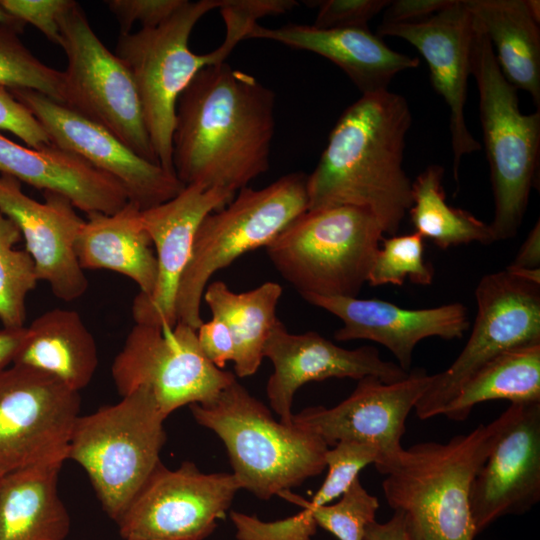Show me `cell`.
Wrapping results in <instances>:
<instances>
[{"label":"cell","mask_w":540,"mask_h":540,"mask_svg":"<svg viewBox=\"0 0 540 540\" xmlns=\"http://www.w3.org/2000/svg\"><path fill=\"white\" fill-rule=\"evenodd\" d=\"M275 94L220 62L203 68L178 98L172 137L176 177L236 193L270 166Z\"/></svg>","instance_id":"obj_1"},{"label":"cell","mask_w":540,"mask_h":540,"mask_svg":"<svg viewBox=\"0 0 540 540\" xmlns=\"http://www.w3.org/2000/svg\"><path fill=\"white\" fill-rule=\"evenodd\" d=\"M412 116L407 100L389 90L362 95L341 114L307 177L308 210L353 206L396 235L412 205L403 168Z\"/></svg>","instance_id":"obj_2"},{"label":"cell","mask_w":540,"mask_h":540,"mask_svg":"<svg viewBox=\"0 0 540 540\" xmlns=\"http://www.w3.org/2000/svg\"><path fill=\"white\" fill-rule=\"evenodd\" d=\"M512 414L510 404L467 434L403 447L374 464L384 476L387 504L401 513L409 540H474L471 484Z\"/></svg>","instance_id":"obj_3"},{"label":"cell","mask_w":540,"mask_h":540,"mask_svg":"<svg viewBox=\"0 0 540 540\" xmlns=\"http://www.w3.org/2000/svg\"><path fill=\"white\" fill-rule=\"evenodd\" d=\"M189 406L196 422L223 441L241 489L260 499L280 496L326 468L329 446L321 437L276 421L237 380L213 401Z\"/></svg>","instance_id":"obj_4"},{"label":"cell","mask_w":540,"mask_h":540,"mask_svg":"<svg viewBox=\"0 0 540 540\" xmlns=\"http://www.w3.org/2000/svg\"><path fill=\"white\" fill-rule=\"evenodd\" d=\"M220 4L221 0H185L159 26L120 34L115 48L134 80L157 162L172 174V137L179 96L203 68L224 62L245 39L241 30L226 27L225 39L218 48L207 54L191 51L189 38L194 26Z\"/></svg>","instance_id":"obj_5"},{"label":"cell","mask_w":540,"mask_h":540,"mask_svg":"<svg viewBox=\"0 0 540 540\" xmlns=\"http://www.w3.org/2000/svg\"><path fill=\"white\" fill-rule=\"evenodd\" d=\"M475 18V17H474ZM471 75L479 95V117L494 199L489 224L495 241L514 238L536 186L540 155V109L524 114L518 89L502 74L491 43L475 18Z\"/></svg>","instance_id":"obj_6"},{"label":"cell","mask_w":540,"mask_h":540,"mask_svg":"<svg viewBox=\"0 0 540 540\" xmlns=\"http://www.w3.org/2000/svg\"><path fill=\"white\" fill-rule=\"evenodd\" d=\"M165 419L152 394L139 388L74 423L67 460L85 470L102 508L116 522L161 463Z\"/></svg>","instance_id":"obj_7"},{"label":"cell","mask_w":540,"mask_h":540,"mask_svg":"<svg viewBox=\"0 0 540 540\" xmlns=\"http://www.w3.org/2000/svg\"><path fill=\"white\" fill-rule=\"evenodd\" d=\"M383 234L370 212L334 206L305 211L265 248L276 270L301 296L357 297Z\"/></svg>","instance_id":"obj_8"},{"label":"cell","mask_w":540,"mask_h":540,"mask_svg":"<svg viewBox=\"0 0 540 540\" xmlns=\"http://www.w3.org/2000/svg\"><path fill=\"white\" fill-rule=\"evenodd\" d=\"M307 177L292 172L260 189L244 187L200 223L175 303L177 322L197 330L203 293L210 278L243 254L266 247L308 210Z\"/></svg>","instance_id":"obj_9"},{"label":"cell","mask_w":540,"mask_h":540,"mask_svg":"<svg viewBox=\"0 0 540 540\" xmlns=\"http://www.w3.org/2000/svg\"><path fill=\"white\" fill-rule=\"evenodd\" d=\"M67 58L63 105L101 125L139 156L157 163L138 92L126 65L106 48L78 3L59 20Z\"/></svg>","instance_id":"obj_10"},{"label":"cell","mask_w":540,"mask_h":540,"mask_svg":"<svg viewBox=\"0 0 540 540\" xmlns=\"http://www.w3.org/2000/svg\"><path fill=\"white\" fill-rule=\"evenodd\" d=\"M111 374L121 397L144 388L166 418L182 406L213 401L236 380L205 357L196 330L179 322L172 328L135 323Z\"/></svg>","instance_id":"obj_11"},{"label":"cell","mask_w":540,"mask_h":540,"mask_svg":"<svg viewBox=\"0 0 540 540\" xmlns=\"http://www.w3.org/2000/svg\"><path fill=\"white\" fill-rule=\"evenodd\" d=\"M475 297L477 314L461 353L433 374L414 410L421 420L441 415L462 385L483 365L515 346L540 342V285L508 270L483 276Z\"/></svg>","instance_id":"obj_12"},{"label":"cell","mask_w":540,"mask_h":540,"mask_svg":"<svg viewBox=\"0 0 540 540\" xmlns=\"http://www.w3.org/2000/svg\"><path fill=\"white\" fill-rule=\"evenodd\" d=\"M241 489L231 473H203L193 462L160 463L117 520L124 540H203Z\"/></svg>","instance_id":"obj_13"},{"label":"cell","mask_w":540,"mask_h":540,"mask_svg":"<svg viewBox=\"0 0 540 540\" xmlns=\"http://www.w3.org/2000/svg\"><path fill=\"white\" fill-rule=\"evenodd\" d=\"M80 395L58 379L23 366L0 372V479L65 456Z\"/></svg>","instance_id":"obj_14"},{"label":"cell","mask_w":540,"mask_h":540,"mask_svg":"<svg viewBox=\"0 0 540 540\" xmlns=\"http://www.w3.org/2000/svg\"><path fill=\"white\" fill-rule=\"evenodd\" d=\"M9 91L34 115L51 143L114 177L128 201L141 210L172 199L185 187L175 174L139 156L106 128L65 105L34 90Z\"/></svg>","instance_id":"obj_15"},{"label":"cell","mask_w":540,"mask_h":540,"mask_svg":"<svg viewBox=\"0 0 540 540\" xmlns=\"http://www.w3.org/2000/svg\"><path fill=\"white\" fill-rule=\"evenodd\" d=\"M432 377L422 368L392 383L364 377L339 404L307 407L293 415L292 424L318 435L329 447L343 439L357 440L375 445L381 452L378 461L392 457L403 449L406 419Z\"/></svg>","instance_id":"obj_16"},{"label":"cell","mask_w":540,"mask_h":540,"mask_svg":"<svg viewBox=\"0 0 540 540\" xmlns=\"http://www.w3.org/2000/svg\"><path fill=\"white\" fill-rule=\"evenodd\" d=\"M474 29L475 18L465 0H452L443 10L419 22L378 27L380 37L401 38L413 45L426 60L432 87L449 110L455 181H458L462 157L481 149L465 119Z\"/></svg>","instance_id":"obj_17"},{"label":"cell","mask_w":540,"mask_h":540,"mask_svg":"<svg viewBox=\"0 0 540 540\" xmlns=\"http://www.w3.org/2000/svg\"><path fill=\"white\" fill-rule=\"evenodd\" d=\"M263 356L274 366L266 386L270 406L287 425H292L294 395L306 383L367 376L392 383L409 373L397 363L383 360L375 347L346 349L314 331L293 334L280 320L265 343Z\"/></svg>","instance_id":"obj_18"},{"label":"cell","mask_w":540,"mask_h":540,"mask_svg":"<svg viewBox=\"0 0 540 540\" xmlns=\"http://www.w3.org/2000/svg\"><path fill=\"white\" fill-rule=\"evenodd\" d=\"M512 405L511 419L471 484L476 535L503 516L529 512L540 501V402Z\"/></svg>","instance_id":"obj_19"},{"label":"cell","mask_w":540,"mask_h":540,"mask_svg":"<svg viewBox=\"0 0 540 540\" xmlns=\"http://www.w3.org/2000/svg\"><path fill=\"white\" fill-rule=\"evenodd\" d=\"M235 194L190 184L172 199L141 211L144 228L156 250L158 274L153 293L138 294L133 300L135 323L160 328L176 325L177 291L192 254L196 231L209 213L225 206Z\"/></svg>","instance_id":"obj_20"},{"label":"cell","mask_w":540,"mask_h":540,"mask_svg":"<svg viewBox=\"0 0 540 540\" xmlns=\"http://www.w3.org/2000/svg\"><path fill=\"white\" fill-rule=\"evenodd\" d=\"M43 194L45 201L39 202L23 192L18 180L0 175V211L18 226L38 281H45L57 298L71 302L88 288L75 251L84 219L66 197Z\"/></svg>","instance_id":"obj_21"},{"label":"cell","mask_w":540,"mask_h":540,"mask_svg":"<svg viewBox=\"0 0 540 540\" xmlns=\"http://www.w3.org/2000/svg\"><path fill=\"white\" fill-rule=\"evenodd\" d=\"M308 303L338 317V341L370 340L386 347L409 372L416 345L428 337L458 339L469 329L467 308L450 303L434 308L405 309L379 299L343 296H302Z\"/></svg>","instance_id":"obj_22"},{"label":"cell","mask_w":540,"mask_h":540,"mask_svg":"<svg viewBox=\"0 0 540 540\" xmlns=\"http://www.w3.org/2000/svg\"><path fill=\"white\" fill-rule=\"evenodd\" d=\"M248 38L275 41L322 56L337 65L362 95L388 90L398 73L420 64L418 58L388 47L369 27L321 29L289 24L268 28L256 23Z\"/></svg>","instance_id":"obj_23"},{"label":"cell","mask_w":540,"mask_h":540,"mask_svg":"<svg viewBox=\"0 0 540 540\" xmlns=\"http://www.w3.org/2000/svg\"><path fill=\"white\" fill-rule=\"evenodd\" d=\"M0 175L60 194L87 214H113L128 202L114 177L53 143L31 148L0 133Z\"/></svg>","instance_id":"obj_24"},{"label":"cell","mask_w":540,"mask_h":540,"mask_svg":"<svg viewBox=\"0 0 540 540\" xmlns=\"http://www.w3.org/2000/svg\"><path fill=\"white\" fill-rule=\"evenodd\" d=\"M141 211L128 201L113 214H87L75 251L83 270L117 272L137 284L138 294L150 296L155 289L158 265Z\"/></svg>","instance_id":"obj_25"},{"label":"cell","mask_w":540,"mask_h":540,"mask_svg":"<svg viewBox=\"0 0 540 540\" xmlns=\"http://www.w3.org/2000/svg\"><path fill=\"white\" fill-rule=\"evenodd\" d=\"M65 456L15 471L0 480V540H65L69 513L58 494Z\"/></svg>","instance_id":"obj_26"},{"label":"cell","mask_w":540,"mask_h":540,"mask_svg":"<svg viewBox=\"0 0 540 540\" xmlns=\"http://www.w3.org/2000/svg\"><path fill=\"white\" fill-rule=\"evenodd\" d=\"M26 330L12 365L46 373L78 392L91 382L98 366L97 346L77 311L48 310Z\"/></svg>","instance_id":"obj_27"},{"label":"cell","mask_w":540,"mask_h":540,"mask_svg":"<svg viewBox=\"0 0 540 540\" xmlns=\"http://www.w3.org/2000/svg\"><path fill=\"white\" fill-rule=\"evenodd\" d=\"M493 48L499 68L540 108V21L527 0H465Z\"/></svg>","instance_id":"obj_28"},{"label":"cell","mask_w":540,"mask_h":540,"mask_svg":"<svg viewBox=\"0 0 540 540\" xmlns=\"http://www.w3.org/2000/svg\"><path fill=\"white\" fill-rule=\"evenodd\" d=\"M282 287L272 281L237 293L225 282L207 285L203 298L212 317L221 319L234 340V370L240 377L255 374L264 358L265 343L279 319L276 309Z\"/></svg>","instance_id":"obj_29"},{"label":"cell","mask_w":540,"mask_h":540,"mask_svg":"<svg viewBox=\"0 0 540 540\" xmlns=\"http://www.w3.org/2000/svg\"><path fill=\"white\" fill-rule=\"evenodd\" d=\"M492 400L540 402V342L515 346L488 361L462 385L441 415L463 421L477 404Z\"/></svg>","instance_id":"obj_30"},{"label":"cell","mask_w":540,"mask_h":540,"mask_svg":"<svg viewBox=\"0 0 540 540\" xmlns=\"http://www.w3.org/2000/svg\"><path fill=\"white\" fill-rule=\"evenodd\" d=\"M443 176L444 168L431 164L412 182V205L408 212L415 232L441 249L472 242L484 245L495 242L489 224L446 202Z\"/></svg>","instance_id":"obj_31"},{"label":"cell","mask_w":540,"mask_h":540,"mask_svg":"<svg viewBox=\"0 0 540 540\" xmlns=\"http://www.w3.org/2000/svg\"><path fill=\"white\" fill-rule=\"evenodd\" d=\"M22 235L0 211V321L5 328H21L26 320V298L38 278L31 256L15 245Z\"/></svg>","instance_id":"obj_32"},{"label":"cell","mask_w":540,"mask_h":540,"mask_svg":"<svg viewBox=\"0 0 540 540\" xmlns=\"http://www.w3.org/2000/svg\"><path fill=\"white\" fill-rule=\"evenodd\" d=\"M23 24L0 23V87L29 89L63 104V71L47 66L23 44Z\"/></svg>","instance_id":"obj_33"},{"label":"cell","mask_w":540,"mask_h":540,"mask_svg":"<svg viewBox=\"0 0 540 540\" xmlns=\"http://www.w3.org/2000/svg\"><path fill=\"white\" fill-rule=\"evenodd\" d=\"M281 497L311 510L317 526L333 534L338 540H364L366 527L375 521L379 500L362 485L359 477L340 496L339 501L317 507L307 500L284 492Z\"/></svg>","instance_id":"obj_34"},{"label":"cell","mask_w":540,"mask_h":540,"mask_svg":"<svg viewBox=\"0 0 540 540\" xmlns=\"http://www.w3.org/2000/svg\"><path fill=\"white\" fill-rule=\"evenodd\" d=\"M423 240L417 232L383 238L367 283L371 286H401L409 279L417 285H430L434 278V269L424 259Z\"/></svg>","instance_id":"obj_35"},{"label":"cell","mask_w":540,"mask_h":540,"mask_svg":"<svg viewBox=\"0 0 540 540\" xmlns=\"http://www.w3.org/2000/svg\"><path fill=\"white\" fill-rule=\"evenodd\" d=\"M380 458V450L371 443L350 439L338 441L326 452L327 476L309 503L317 507L339 498L365 466L375 464Z\"/></svg>","instance_id":"obj_36"},{"label":"cell","mask_w":540,"mask_h":540,"mask_svg":"<svg viewBox=\"0 0 540 540\" xmlns=\"http://www.w3.org/2000/svg\"><path fill=\"white\" fill-rule=\"evenodd\" d=\"M302 508L294 516L270 522L236 511L230 512V518L237 540H311L318 526L311 510Z\"/></svg>","instance_id":"obj_37"},{"label":"cell","mask_w":540,"mask_h":540,"mask_svg":"<svg viewBox=\"0 0 540 540\" xmlns=\"http://www.w3.org/2000/svg\"><path fill=\"white\" fill-rule=\"evenodd\" d=\"M314 4L318 12L313 26L321 29L364 28L390 0H324Z\"/></svg>","instance_id":"obj_38"},{"label":"cell","mask_w":540,"mask_h":540,"mask_svg":"<svg viewBox=\"0 0 540 540\" xmlns=\"http://www.w3.org/2000/svg\"><path fill=\"white\" fill-rule=\"evenodd\" d=\"M76 3L73 0H0V5L10 16L23 24L33 25L59 46V20Z\"/></svg>","instance_id":"obj_39"},{"label":"cell","mask_w":540,"mask_h":540,"mask_svg":"<svg viewBox=\"0 0 540 540\" xmlns=\"http://www.w3.org/2000/svg\"><path fill=\"white\" fill-rule=\"evenodd\" d=\"M185 0H108L110 12L117 18L120 34L131 32L135 23L142 28L157 27L169 19Z\"/></svg>","instance_id":"obj_40"},{"label":"cell","mask_w":540,"mask_h":540,"mask_svg":"<svg viewBox=\"0 0 540 540\" xmlns=\"http://www.w3.org/2000/svg\"><path fill=\"white\" fill-rule=\"evenodd\" d=\"M0 130L13 133L31 148H41L51 141L34 115L6 88L0 87Z\"/></svg>","instance_id":"obj_41"},{"label":"cell","mask_w":540,"mask_h":540,"mask_svg":"<svg viewBox=\"0 0 540 540\" xmlns=\"http://www.w3.org/2000/svg\"><path fill=\"white\" fill-rule=\"evenodd\" d=\"M199 346L205 357L222 369L234 358V340L228 326L219 318L212 317L196 330Z\"/></svg>","instance_id":"obj_42"},{"label":"cell","mask_w":540,"mask_h":540,"mask_svg":"<svg viewBox=\"0 0 540 540\" xmlns=\"http://www.w3.org/2000/svg\"><path fill=\"white\" fill-rule=\"evenodd\" d=\"M452 0H390L381 24H405L425 20L450 5Z\"/></svg>","instance_id":"obj_43"},{"label":"cell","mask_w":540,"mask_h":540,"mask_svg":"<svg viewBox=\"0 0 540 540\" xmlns=\"http://www.w3.org/2000/svg\"><path fill=\"white\" fill-rule=\"evenodd\" d=\"M540 265V222L534 225L515 259L507 267L510 269H536Z\"/></svg>","instance_id":"obj_44"},{"label":"cell","mask_w":540,"mask_h":540,"mask_svg":"<svg viewBox=\"0 0 540 540\" xmlns=\"http://www.w3.org/2000/svg\"><path fill=\"white\" fill-rule=\"evenodd\" d=\"M364 540H409L401 513L394 512L384 523L376 520L370 523L365 529Z\"/></svg>","instance_id":"obj_45"},{"label":"cell","mask_w":540,"mask_h":540,"mask_svg":"<svg viewBox=\"0 0 540 540\" xmlns=\"http://www.w3.org/2000/svg\"><path fill=\"white\" fill-rule=\"evenodd\" d=\"M26 326L21 328L0 329V372L13 364V361L19 352L25 337Z\"/></svg>","instance_id":"obj_46"},{"label":"cell","mask_w":540,"mask_h":540,"mask_svg":"<svg viewBox=\"0 0 540 540\" xmlns=\"http://www.w3.org/2000/svg\"><path fill=\"white\" fill-rule=\"evenodd\" d=\"M527 4L534 18L540 21V2L538 0H527Z\"/></svg>","instance_id":"obj_47"},{"label":"cell","mask_w":540,"mask_h":540,"mask_svg":"<svg viewBox=\"0 0 540 540\" xmlns=\"http://www.w3.org/2000/svg\"><path fill=\"white\" fill-rule=\"evenodd\" d=\"M0 23H6V24H23L22 22L16 20L12 16H10L0 5ZM25 25V24H23Z\"/></svg>","instance_id":"obj_48"},{"label":"cell","mask_w":540,"mask_h":540,"mask_svg":"<svg viewBox=\"0 0 540 540\" xmlns=\"http://www.w3.org/2000/svg\"><path fill=\"white\" fill-rule=\"evenodd\" d=\"M1 480V479H0Z\"/></svg>","instance_id":"obj_49"}]
</instances>
